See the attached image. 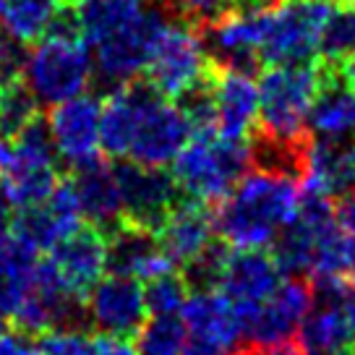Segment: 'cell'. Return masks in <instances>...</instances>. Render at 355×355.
<instances>
[{"label":"cell","mask_w":355,"mask_h":355,"mask_svg":"<svg viewBox=\"0 0 355 355\" xmlns=\"http://www.w3.org/2000/svg\"><path fill=\"white\" fill-rule=\"evenodd\" d=\"M324 68L322 89L309 112V133L327 141H345L355 136V89L345 84L334 66Z\"/></svg>","instance_id":"24"},{"label":"cell","mask_w":355,"mask_h":355,"mask_svg":"<svg viewBox=\"0 0 355 355\" xmlns=\"http://www.w3.org/2000/svg\"><path fill=\"white\" fill-rule=\"evenodd\" d=\"M40 256L21 245L8 230L0 233V313H11L29 290Z\"/></svg>","instance_id":"26"},{"label":"cell","mask_w":355,"mask_h":355,"mask_svg":"<svg viewBox=\"0 0 355 355\" xmlns=\"http://www.w3.org/2000/svg\"><path fill=\"white\" fill-rule=\"evenodd\" d=\"M334 68H337V73L343 76L345 84H350V87L355 89V53L347 58V60H343L340 66H334Z\"/></svg>","instance_id":"36"},{"label":"cell","mask_w":355,"mask_h":355,"mask_svg":"<svg viewBox=\"0 0 355 355\" xmlns=\"http://www.w3.org/2000/svg\"><path fill=\"white\" fill-rule=\"evenodd\" d=\"M173 8L178 11V16H186L201 26V24L217 19L222 11H227L230 3L227 0H173Z\"/></svg>","instance_id":"32"},{"label":"cell","mask_w":355,"mask_h":355,"mask_svg":"<svg viewBox=\"0 0 355 355\" xmlns=\"http://www.w3.org/2000/svg\"><path fill=\"white\" fill-rule=\"evenodd\" d=\"M87 322L97 332L133 337L149 319L144 300V282L125 275H105L84 298Z\"/></svg>","instance_id":"15"},{"label":"cell","mask_w":355,"mask_h":355,"mask_svg":"<svg viewBox=\"0 0 355 355\" xmlns=\"http://www.w3.org/2000/svg\"><path fill=\"white\" fill-rule=\"evenodd\" d=\"M37 118H40V102L32 97V92L24 87L21 78L8 81L0 97V139L8 141Z\"/></svg>","instance_id":"29"},{"label":"cell","mask_w":355,"mask_h":355,"mask_svg":"<svg viewBox=\"0 0 355 355\" xmlns=\"http://www.w3.org/2000/svg\"><path fill=\"white\" fill-rule=\"evenodd\" d=\"M334 0H264L259 6V63H306L319 50V34Z\"/></svg>","instance_id":"6"},{"label":"cell","mask_w":355,"mask_h":355,"mask_svg":"<svg viewBox=\"0 0 355 355\" xmlns=\"http://www.w3.org/2000/svg\"><path fill=\"white\" fill-rule=\"evenodd\" d=\"M191 285L186 277L173 269L159 277H152L144 282V300L149 316H178L183 303L189 298Z\"/></svg>","instance_id":"30"},{"label":"cell","mask_w":355,"mask_h":355,"mask_svg":"<svg viewBox=\"0 0 355 355\" xmlns=\"http://www.w3.org/2000/svg\"><path fill=\"white\" fill-rule=\"evenodd\" d=\"M121 186L123 220L136 227L155 233L173 204L180 199L175 178L165 173V167H146L136 162H123L115 167Z\"/></svg>","instance_id":"13"},{"label":"cell","mask_w":355,"mask_h":355,"mask_svg":"<svg viewBox=\"0 0 355 355\" xmlns=\"http://www.w3.org/2000/svg\"><path fill=\"white\" fill-rule=\"evenodd\" d=\"M298 178L251 167L211 211L214 233L230 248H269L295 220Z\"/></svg>","instance_id":"2"},{"label":"cell","mask_w":355,"mask_h":355,"mask_svg":"<svg viewBox=\"0 0 355 355\" xmlns=\"http://www.w3.org/2000/svg\"><path fill=\"white\" fill-rule=\"evenodd\" d=\"M6 84H8V81H6V76L0 73V97H3V92H6Z\"/></svg>","instance_id":"41"},{"label":"cell","mask_w":355,"mask_h":355,"mask_svg":"<svg viewBox=\"0 0 355 355\" xmlns=\"http://www.w3.org/2000/svg\"><path fill=\"white\" fill-rule=\"evenodd\" d=\"M353 3H355V0H353Z\"/></svg>","instance_id":"44"},{"label":"cell","mask_w":355,"mask_h":355,"mask_svg":"<svg viewBox=\"0 0 355 355\" xmlns=\"http://www.w3.org/2000/svg\"><path fill=\"white\" fill-rule=\"evenodd\" d=\"M279 282H282V272L266 248H230L227 245L214 288L233 303L241 329H245L254 311L272 295V290Z\"/></svg>","instance_id":"10"},{"label":"cell","mask_w":355,"mask_h":355,"mask_svg":"<svg viewBox=\"0 0 355 355\" xmlns=\"http://www.w3.org/2000/svg\"><path fill=\"white\" fill-rule=\"evenodd\" d=\"M324 66H340L343 60L355 53V3L353 0H334L322 34H319V50Z\"/></svg>","instance_id":"27"},{"label":"cell","mask_w":355,"mask_h":355,"mask_svg":"<svg viewBox=\"0 0 355 355\" xmlns=\"http://www.w3.org/2000/svg\"><path fill=\"white\" fill-rule=\"evenodd\" d=\"M170 165L180 193L217 204L251 170V146L243 139H227L217 131H191Z\"/></svg>","instance_id":"5"},{"label":"cell","mask_w":355,"mask_h":355,"mask_svg":"<svg viewBox=\"0 0 355 355\" xmlns=\"http://www.w3.org/2000/svg\"><path fill=\"white\" fill-rule=\"evenodd\" d=\"M189 136L191 123L183 110L149 87L133 125L131 149L125 159L146 167H167Z\"/></svg>","instance_id":"9"},{"label":"cell","mask_w":355,"mask_h":355,"mask_svg":"<svg viewBox=\"0 0 355 355\" xmlns=\"http://www.w3.org/2000/svg\"><path fill=\"white\" fill-rule=\"evenodd\" d=\"M334 220L340 225V230L355 241V189L345 191L340 201L334 204Z\"/></svg>","instance_id":"34"},{"label":"cell","mask_w":355,"mask_h":355,"mask_svg":"<svg viewBox=\"0 0 355 355\" xmlns=\"http://www.w3.org/2000/svg\"><path fill=\"white\" fill-rule=\"evenodd\" d=\"M19 78L34 100L47 107L78 97L94 78L92 47L76 26H58L32 44Z\"/></svg>","instance_id":"4"},{"label":"cell","mask_w":355,"mask_h":355,"mask_svg":"<svg viewBox=\"0 0 355 355\" xmlns=\"http://www.w3.org/2000/svg\"><path fill=\"white\" fill-rule=\"evenodd\" d=\"M13 207H11V201L6 199V193L0 191V233H6L8 230V225H11V217H13Z\"/></svg>","instance_id":"37"},{"label":"cell","mask_w":355,"mask_h":355,"mask_svg":"<svg viewBox=\"0 0 355 355\" xmlns=\"http://www.w3.org/2000/svg\"><path fill=\"white\" fill-rule=\"evenodd\" d=\"M345 279H347V285H350V288H355V251H353L350 264H347V275H345Z\"/></svg>","instance_id":"38"},{"label":"cell","mask_w":355,"mask_h":355,"mask_svg":"<svg viewBox=\"0 0 355 355\" xmlns=\"http://www.w3.org/2000/svg\"><path fill=\"white\" fill-rule=\"evenodd\" d=\"M345 316H347V324H350V334H353V355H355V288L347 290L345 295Z\"/></svg>","instance_id":"35"},{"label":"cell","mask_w":355,"mask_h":355,"mask_svg":"<svg viewBox=\"0 0 355 355\" xmlns=\"http://www.w3.org/2000/svg\"><path fill=\"white\" fill-rule=\"evenodd\" d=\"M47 261L63 288L84 300L89 290L107 275V235L84 222L76 233L63 238L50 251Z\"/></svg>","instance_id":"17"},{"label":"cell","mask_w":355,"mask_h":355,"mask_svg":"<svg viewBox=\"0 0 355 355\" xmlns=\"http://www.w3.org/2000/svg\"><path fill=\"white\" fill-rule=\"evenodd\" d=\"M81 225H84V214L68 178V180H58V186L44 201L13 211L8 233L32 254L40 256L50 254L63 238L76 233Z\"/></svg>","instance_id":"11"},{"label":"cell","mask_w":355,"mask_h":355,"mask_svg":"<svg viewBox=\"0 0 355 355\" xmlns=\"http://www.w3.org/2000/svg\"><path fill=\"white\" fill-rule=\"evenodd\" d=\"M105 235H107V272L112 275H125V277H136L139 282H146L178 269L162 254L152 230L121 222Z\"/></svg>","instance_id":"20"},{"label":"cell","mask_w":355,"mask_h":355,"mask_svg":"<svg viewBox=\"0 0 355 355\" xmlns=\"http://www.w3.org/2000/svg\"><path fill=\"white\" fill-rule=\"evenodd\" d=\"M313 306V285L303 277L282 279L272 295L254 311L243 329L251 343H277L298 334L303 319Z\"/></svg>","instance_id":"18"},{"label":"cell","mask_w":355,"mask_h":355,"mask_svg":"<svg viewBox=\"0 0 355 355\" xmlns=\"http://www.w3.org/2000/svg\"><path fill=\"white\" fill-rule=\"evenodd\" d=\"M189 345V332L178 316H149L136 332L139 355H183Z\"/></svg>","instance_id":"28"},{"label":"cell","mask_w":355,"mask_h":355,"mask_svg":"<svg viewBox=\"0 0 355 355\" xmlns=\"http://www.w3.org/2000/svg\"><path fill=\"white\" fill-rule=\"evenodd\" d=\"M76 0H0V32L32 47L73 8Z\"/></svg>","instance_id":"25"},{"label":"cell","mask_w":355,"mask_h":355,"mask_svg":"<svg viewBox=\"0 0 355 355\" xmlns=\"http://www.w3.org/2000/svg\"><path fill=\"white\" fill-rule=\"evenodd\" d=\"M345 293H313V306L300 324L303 350L309 355H353V334L345 316Z\"/></svg>","instance_id":"21"},{"label":"cell","mask_w":355,"mask_h":355,"mask_svg":"<svg viewBox=\"0 0 355 355\" xmlns=\"http://www.w3.org/2000/svg\"><path fill=\"white\" fill-rule=\"evenodd\" d=\"M84 355H139L131 337H118V334L89 332Z\"/></svg>","instance_id":"31"},{"label":"cell","mask_w":355,"mask_h":355,"mask_svg":"<svg viewBox=\"0 0 355 355\" xmlns=\"http://www.w3.org/2000/svg\"><path fill=\"white\" fill-rule=\"evenodd\" d=\"M100 112L102 102L84 92L53 105L50 118L44 121L58 159H63L71 170L100 159Z\"/></svg>","instance_id":"12"},{"label":"cell","mask_w":355,"mask_h":355,"mask_svg":"<svg viewBox=\"0 0 355 355\" xmlns=\"http://www.w3.org/2000/svg\"><path fill=\"white\" fill-rule=\"evenodd\" d=\"M71 186L76 191L78 207L84 214V222L97 227L102 233L112 230L123 220V204H121V186L115 167L107 162H92V165L76 167Z\"/></svg>","instance_id":"22"},{"label":"cell","mask_w":355,"mask_h":355,"mask_svg":"<svg viewBox=\"0 0 355 355\" xmlns=\"http://www.w3.org/2000/svg\"><path fill=\"white\" fill-rule=\"evenodd\" d=\"M207 84H209L214 131L227 139L248 141L259 121V87L251 71L211 63Z\"/></svg>","instance_id":"14"},{"label":"cell","mask_w":355,"mask_h":355,"mask_svg":"<svg viewBox=\"0 0 355 355\" xmlns=\"http://www.w3.org/2000/svg\"><path fill=\"white\" fill-rule=\"evenodd\" d=\"M73 19L92 47L94 71L118 87L146 71L167 13L146 0H76Z\"/></svg>","instance_id":"1"},{"label":"cell","mask_w":355,"mask_h":355,"mask_svg":"<svg viewBox=\"0 0 355 355\" xmlns=\"http://www.w3.org/2000/svg\"><path fill=\"white\" fill-rule=\"evenodd\" d=\"M211 58L201 26L186 16L167 19L146 63V84L167 100H180L209 76Z\"/></svg>","instance_id":"8"},{"label":"cell","mask_w":355,"mask_h":355,"mask_svg":"<svg viewBox=\"0 0 355 355\" xmlns=\"http://www.w3.org/2000/svg\"><path fill=\"white\" fill-rule=\"evenodd\" d=\"M3 327H6V313H0V332H3Z\"/></svg>","instance_id":"42"},{"label":"cell","mask_w":355,"mask_h":355,"mask_svg":"<svg viewBox=\"0 0 355 355\" xmlns=\"http://www.w3.org/2000/svg\"><path fill=\"white\" fill-rule=\"evenodd\" d=\"M230 6H254V3H264V0H227Z\"/></svg>","instance_id":"39"},{"label":"cell","mask_w":355,"mask_h":355,"mask_svg":"<svg viewBox=\"0 0 355 355\" xmlns=\"http://www.w3.org/2000/svg\"><path fill=\"white\" fill-rule=\"evenodd\" d=\"M214 220H211L209 204L196 199H180L165 214L155 230V238L162 254L175 266H186L199 259L214 243Z\"/></svg>","instance_id":"19"},{"label":"cell","mask_w":355,"mask_h":355,"mask_svg":"<svg viewBox=\"0 0 355 355\" xmlns=\"http://www.w3.org/2000/svg\"><path fill=\"white\" fill-rule=\"evenodd\" d=\"M324 63H282L266 66L256 81L259 87V121L256 131L288 141H309V112L324 81Z\"/></svg>","instance_id":"3"},{"label":"cell","mask_w":355,"mask_h":355,"mask_svg":"<svg viewBox=\"0 0 355 355\" xmlns=\"http://www.w3.org/2000/svg\"><path fill=\"white\" fill-rule=\"evenodd\" d=\"M347 155H350V162H353V170H355V141L347 144Z\"/></svg>","instance_id":"40"},{"label":"cell","mask_w":355,"mask_h":355,"mask_svg":"<svg viewBox=\"0 0 355 355\" xmlns=\"http://www.w3.org/2000/svg\"><path fill=\"white\" fill-rule=\"evenodd\" d=\"M298 183L300 191L319 193L327 199L343 196L345 191L355 189V170L347 155V144L327 141V139H316V141L309 139Z\"/></svg>","instance_id":"23"},{"label":"cell","mask_w":355,"mask_h":355,"mask_svg":"<svg viewBox=\"0 0 355 355\" xmlns=\"http://www.w3.org/2000/svg\"><path fill=\"white\" fill-rule=\"evenodd\" d=\"M227 355H309L303 345L290 340H277V343H251L243 347H235Z\"/></svg>","instance_id":"33"},{"label":"cell","mask_w":355,"mask_h":355,"mask_svg":"<svg viewBox=\"0 0 355 355\" xmlns=\"http://www.w3.org/2000/svg\"><path fill=\"white\" fill-rule=\"evenodd\" d=\"M60 180L58 155L42 115L6 141L0 157V191L13 209L44 201Z\"/></svg>","instance_id":"7"},{"label":"cell","mask_w":355,"mask_h":355,"mask_svg":"<svg viewBox=\"0 0 355 355\" xmlns=\"http://www.w3.org/2000/svg\"><path fill=\"white\" fill-rule=\"evenodd\" d=\"M180 322L189 332V345L211 355H227L243 337L233 303L217 288L191 290L180 309Z\"/></svg>","instance_id":"16"},{"label":"cell","mask_w":355,"mask_h":355,"mask_svg":"<svg viewBox=\"0 0 355 355\" xmlns=\"http://www.w3.org/2000/svg\"><path fill=\"white\" fill-rule=\"evenodd\" d=\"M3 146H6V139H0V157H3Z\"/></svg>","instance_id":"43"}]
</instances>
